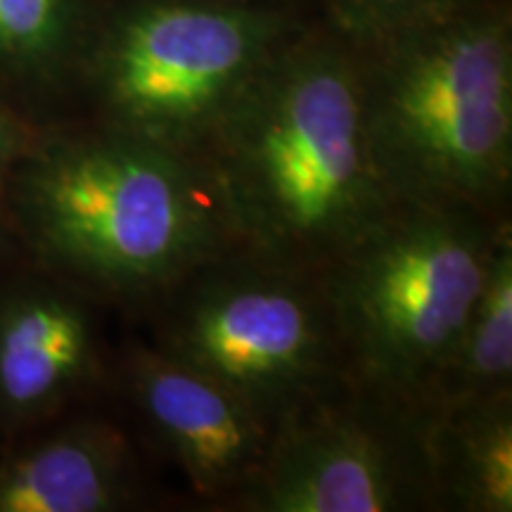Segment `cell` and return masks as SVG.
Segmentation results:
<instances>
[{"instance_id":"cell-1","label":"cell","mask_w":512,"mask_h":512,"mask_svg":"<svg viewBox=\"0 0 512 512\" xmlns=\"http://www.w3.org/2000/svg\"><path fill=\"white\" fill-rule=\"evenodd\" d=\"M235 247L323 271L387 214L354 43L323 19L287 38L200 152Z\"/></svg>"},{"instance_id":"cell-2","label":"cell","mask_w":512,"mask_h":512,"mask_svg":"<svg viewBox=\"0 0 512 512\" xmlns=\"http://www.w3.org/2000/svg\"><path fill=\"white\" fill-rule=\"evenodd\" d=\"M0 204L27 259L133 320L235 247L200 157L81 119L36 133Z\"/></svg>"},{"instance_id":"cell-3","label":"cell","mask_w":512,"mask_h":512,"mask_svg":"<svg viewBox=\"0 0 512 512\" xmlns=\"http://www.w3.org/2000/svg\"><path fill=\"white\" fill-rule=\"evenodd\" d=\"M363 114L396 200L510 219L512 19L505 0H448L351 41Z\"/></svg>"},{"instance_id":"cell-4","label":"cell","mask_w":512,"mask_h":512,"mask_svg":"<svg viewBox=\"0 0 512 512\" xmlns=\"http://www.w3.org/2000/svg\"><path fill=\"white\" fill-rule=\"evenodd\" d=\"M304 24L268 0H95L69 119L200 157L254 74Z\"/></svg>"},{"instance_id":"cell-5","label":"cell","mask_w":512,"mask_h":512,"mask_svg":"<svg viewBox=\"0 0 512 512\" xmlns=\"http://www.w3.org/2000/svg\"><path fill=\"white\" fill-rule=\"evenodd\" d=\"M510 223L458 204L396 200L325 266L347 380L427 408Z\"/></svg>"},{"instance_id":"cell-6","label":"cell","mask_w":512,"mask_h":512,"mask_svg":"<svg viewBox=\"0 0 512 512\" xmlns=\"http://www.w3.org/2000/svg\"><path fill=\"white\" fill-rule=\"evenodd\" d=\"M138 320L147 342L214 377L273 430L347 377L323 271L242 247L192 268Z\"/></svg>"},{"instance_id":"cell-7","label":"cell","mask_w":512,"mask_h":512,"mask_svg":"<svg viewBox=\"0 0 512 512\" xmlns=\"http://www.w3.org/2000/svg\"><path fill=\"white\" fill-rule=\"evenodd\" d=\"M235 512H437L427 408L344 377L275 425Z\"/></svg>"},{"instance_id":"cell-8","label":"cell","mask_w":512,"mask_h":512,"mask_svg":"<svg viewBox=\"0 0 512 512\" xmlns=\"http://www.w3.org/2000/svg\"><path fill=\"white\" fill-rule=\"evenodd\" d=\"M110 401L155 463L178 470L195 508L235 512L271 446L273 427L240 396L145 337L114 347Z\"/></svg>"},{"instance_id":"cell-9","label":"cell","mask_w":512,"mask_h":512,"mask_svg":"<svg viewBox=\"0 0 512 512\" xmlns=\"http://www.w3.org/2000/svg\"><path fill=\"white\" fill-rule=\"evenodd\" d=\"M105 304L31 259L0 271V444L110 399Z\"/></svg>"},{"instance_id":"cell-10","label":"cell","mask_w":512,"mask_h":512,"mask_svg":"<svg viewBox=\"0 0 512 512\" xmlns=\"http://www.w3.org/2000/svg\"><path fill=\"white\" fill-rule=\"evenodd\" d=\"M152 460L110 399L0 444V512H133L164 503Z\"/></svg>"},{"instance_id":"cell-11","label":"cell","mask_w":512,"mask_h":512,"mask_svg":"<svg viewBox=\"0 0 512 512\" xmlns=\"http://www.w3.org/2000/svg\"><path fill=\"white\" fill-rule=\"evenodd\" d=\"M95 0H0V102L36 126L72 114Z\"/></svg>"},{"instance_id":"cell-12","label":"cell","mask_w":512,"mask_h":512,"mask_svg":"<svg viewBox=\"0 0 512 512\" xmlns=\"http://www.w3.org/2000/svg\"><path fill=\"white\" fill-rule=\"evenodd\" d=\"M437 512H512V392L427 408Z\"/></svg>"},{"instance_id":"cell-13","label":"cell","mask_w":512,"mask_h":512,"mask_svg":"<svg viewBox=\"0 0 512 512\" xmlns=\"http://www.w3.org/2000/svg\"><path fill=\"white\" fill-rule=\"evenodd\" d=\"M498 392H512V223L496 242L489 271L439 368L427 408Z\"/></svg>"},{"instance_id":"cell-14","label":"cell","mask_w":512,"mask_h":512,"mask_svg":"<svg viewBox=\"0 0 512 512\" xmlns=\"http://www.w3.org/2000/svg\"><path fill=\"white\" fill-rule=\"evenodd\" d=\"M444 3L448 0H320V19L349 41H366Z\"/></svg>"},{"instance_id":"cell-15","label":"cell","mask_w":512,"mask_h":512,"mask_svg":"<svg viewBox=\"0 0 512 512\" xmlns=\"http://www.w3.org/2000/svg\"><path fill=\"white\" fill-rule=\"evenodd\" d=\"M41 128L43 126L31 124L22 114H17L0 102V192H3V185L8 181L12 166L29 150V145L34 143L36 133Z\"/></svg>"},{"instance_id":"cell-16","label":"cell","mask_w":512,"mask_h":512,"mask_svg":"<svg viewBox=\"0 0 512 512\" xmlns=\"http://www.w3.org/2000/svg\"><path fill=\"white\" fill-rule=\"evenodd\" d=\"M24 259H27V254H24L22 245H19L15 230L10 226L8 214H5L3 204H0V271H5V268L15 266Z\"/></svg>"}]
</instances>
